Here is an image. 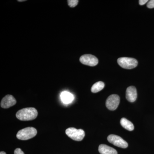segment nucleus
I'll use <instances>...</instances> for the list:
<instances>
[{
    "label": "nucleus",
    "mask_w": 154,
    "mask_h": 154,
    "mask_svg": "<svg viewBox=\"0 0 154 154\" xmlns=\"http://www.w3.org/2000/svg\"><path fill=\"white\" fill-rule=\"evenodd\" d=\"M37 110L33 107L23 108L19 110L16 113L17 118L22 121L33 120L37 117Z\"/></svg>",
    "instance_id": "obj_1"
},
{
    "label": "nucleus",
    "mask_w": 154,
    "mask_h": 154,
    "mask_svg": "<svg viewBox=\"0 0 154 154\" xmlns=\"http://www.w3.org/2000/svg\"><path fill=\"white\" fill-rule=\"evenodd\" d=\"M14 154H25L20 148H17L14 151Z\"/></svg>",
    "instance_id": "obj_16"
},
{
    "label": "nucleus",
    "mask_w": 154,
    "mask_h": 154,
    "mask_svg": "<svg viewBox=\"0 0 154 154\" xmlns=\"http://www.w3.org/2000/svg\"><path fill=\"white\" fill-rule=\"evenodd\" d=\"M68 4L70 8H74L76 7L79 3L78 0H68L67 1Z\"/></svg>",
    "instance_id": "obj_14"
},
{
    "label": "nucleus",
    "mask_w": 154,
    "mask_h": 154,
    "mask_svg": "<svg viewBox=\"0 0 154 154\" xmlns=\"http://www.w3.org/2000/svg\"><path fill=\"white\" fill-rule=\"evenodd\" d=\"M37 134V130L33 127H27L19 131L17 137L18 139L25 140L34 137Z\"/></svg>",
    "instance_id": "obj_2"
},
{
    "label": "nucleus",
    "mask_w": 154,
    "mask_h": 154,
    "mask_svg": "<svg viewBox=\"0 0 154 154\" xmlns=\"http://www.w3.org/2000/svg\"><path fill=\"white\" fill-rule=\"evenodd\" d=\"M60 99L64 104H68L73 101L74 96L68 91H63L61 93Z\"/></svg>",
    "instance_id": "obj_10"
},
{
    "label": "nucleus",
    "mask_w": 154,
    "mask_h": 154,
    "mask_svg": "<svg viewBox=\"0 0 154 154\" xmlns=\"http://www.w3.org/2000/svg\"><path fill=\"white\" fill-rule=\"evenodd\" d=\"M0 154H7L5 152H0Z\"/></svg>",
    "instance_id": "obj_18"
},
{
    "label": "nucleus",
    "mask_w": 154,
    "mask_h": 154,
    "mask_svg": "<svg viewBox=\"0 0 154 154\" xmlns=\"http://www.w3.org/2000/svg\"><path fill=\"white\" fill-rule=\"evenodd\" d=\"M67 135L73 140L80 141L85 137V132L82 129H77L74 128H69L66 130Z\"/></svg>",
    "instance_id": "obj_4"
},
{
    "label": "nucleus",
    "mask_w": 154,
    "mask_h": 154,
    "mask_svg": "<svg viewBox=\"0 0 154 154\" xmlns=\"http://www.w3.org/2000/svg\"><path fill=\"white\" fill-rule=\"evenodd\" d=\"M120 124L122 127L124 128L125 129L129 131H132L134 129V125L133 124L127 119L125 118H122L120 120Z\"/></svg>",
    "instance_id": "obj_12"
},
{
    "label": "nucleus",
    "mask_w": 154,
    "mask_h": 154,
    "mask_svg": "<svg viewBox=\"0 0 154 154\" xmlns=\"http://www.w3.org/2000/svg\"><path fill=\"white\" fill-rule=\"evenodd\" d=\"M81 63L90 66H96L99 63L97 58L92 54H87L82 56L80 58Z\"/></svg>",
    "instance_id": "obj_7"
},
{
    "label": "nucleus",
    "mask_w": 154,
    "mask_h": 154,
    "mask_svg": "<svg viewBox=\"0 0 154 154\" xmlns=\"http://www.w3.org/2000/svg\"><path fill=\"white\" fill-rule=\"evenodd\" d=\"M120 102V98L116 94L110 95L107 98L106 102V106L110 110H116Z\"/></svg>",
    "instance_id": "obj_6"
},
{
    "label": "nucleus",
    "mask_w": 154,
    "mask_h": 154,
    "mask_svg": "<svg viewBox=\"0 0 154 154\" xmlns=\"http://www.w3.org/2000/svg\"><path fill=\"white\" fill-rule=\"evenodd\" d=\"M137 98L136 88L134 86L128 87L126 91V98L128 102H134Z\"/></svg>",
    "instance_id": "obj_9"
},
{
    "label": "nucleus",
    "mask_w": 154,
    "mask_h": 154,
    "mask_svg": "<svg viewBox=\"0 0 154 154\" xmlns=\"http://www.w3.org/2000/svg\"><path fill=\"white\" fill-rule=\"evenodd\" d=\"M147 7L149 8H154V0H151V1H149L147 5Z\"/></svg>",
    "instance_id": "obj_15"
},
{
    "label": "nucleus",
    "mask_w": 154,
    "mask_h": 154,
    "mask_svg": "<svg viewBox=\"0 0 154 154\" xmlns=\"http://www.w3.org/2000/svg\"><path fill=\"white\" fill-rule=\"evenodd\" d=\"M107 140L114 146L125 149L128 146V144L122 138L114 134H110L107 137Z\"/></svg>",
    "instance_id": "obj_5"
},
{
    "label": "nucleus",
    "mask_w": 154,
    "mask_h": 154,
    "mask_svg": "<svg viewBox=\"0 0 154 154\" xmlns=\"http://www.w3.org/2000/svg\"><path fill=\"white\" fill-rule=\"evenodd\" d=\"M105 84L102 82H97L94 84L91 88V92L93 93H96L102 91L105 87Z\"/></svg>",
    "instance_id": "obj_13"
},
{
    "label": "nucleus",
    "mask_w": 154,
    "mask_h": 154,
    "mask_svg": "<svg viewBox=\"0 0 154 154\" xmlns=\"http://www.w3.org/2000/svg\"><path fill=\"white\" fill-rule=\"evenodd\" d=\"M99 151L101 154H118L115 149L105 144L99 145Z\"/></svg>",
    "instance_id": "obj_11"
},
{
    "label": "nucleus",
    "mask_w": 154,
    "mask_h": 154,
    "mask_svg": "<svg viewBox=\"0 0 154 154\" xmlns=\"http://www.w3.org/2000/svg\"><path fill=\"white\" fill-rule=\"evenodd\" d=\"M17 101L14 96L11 95H8L2 99L1 102V106L2 108H9L16 105Z\"/></svg>",
    "instance_id": "obj_8"
},
{
    "label": "nucleus",
    "mask_w": 154,
    "mask_h": 154,
    "mask_svg": "<svg viewBox=\"0 0 154 154\" xmlns=\"http://www.w3.org/2000/svg\"><path fill=\"white\" fill-rule=\"evenodd\" d=\"M147 2H148V0H140L139 1V4L140 5H143Z\"/></svg>",
    "instance_id": "obj_17"
},
{
    "label": "nucleus",
    "mask_w": 154,
    "mask_h": 154,
    "mask_svg": "<svg viewBox=\"0 0 154 154\" xmlns=\"http://www.w3.org/2000/svg\"><path fill=\"white\" fill-rule=\"evenodd\" d=\"M25 0H18V2H25Z\"/></svg>",
    "instance_id": "obj_19"
},
{
    "label": "nucleus",
    "mask_w": 154,
    "mask_h": 154,
    "mask_svg": "<svg viewBox=\"0 0 154 154\" xmlns=\"http://www.w3.org/2000/svg\"><path fill=\"white\" fill-rule=\"evenodd\" d=\"M118 64L122 68L131 69L137 66L138 62L133 58L122 57L117 60Z\"/></svg>",
    "instance_id": "obj_3"
}]
</instances>
